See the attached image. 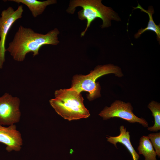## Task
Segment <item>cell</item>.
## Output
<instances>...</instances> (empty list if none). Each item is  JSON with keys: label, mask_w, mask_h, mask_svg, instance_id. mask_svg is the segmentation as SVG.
Listing matches in <instances>:
<instances>
[{"label": "cell", "mask_w": 160, "mask_h": 160, "mask_svg": "<svg viewBox=\"0 0 160 160\" xmlns=\"http://www.w3.org/2000/svg\"><path fill=\"white\" fill-rule=\"evenodd\" d=\"M59 33L57 28L44 34L36 32L31 28L20 25L6 50L9 52L14 60L23 62L29 52H33V57L39 55L40 48L44 45H56L58 44L59 41L58 35Z\"/></svg>", "instance_id": "6da1fadb"}, {"label": "cell", "mask_w": 160, "mask_h": 160, "mask_svg": "<svg viewBox=\"0 0 160 160\" xmlns=\"http://www.w3.org/2000/svg\"><path fill=\"white\" fill-rule=\"evenodd\" d=\"M54 94L55 98L49 100L50 104L64 119L71 121L87 118L90 116L81 93L69 88L56 90Z\"/></svg>", "instance_id": "7a4b0ae2"}, {"label": "cell", "mask_w": 160, "mask_h": 160, "mask_svg": "<svg viewBox=\"0 0 160 160\" xmlns=\"http://www.w3.org/2000/svg\"><path fill=\"white\" fill-rule=\"evenodd\" d=\"M101 0H73L70 1L67 11L73 14L76 8L81 7L82 9L78 12V18L81 20H85L87 25L82 32L81 36H84L91 23L96 18H99L103 21L101 28L108 27L111 25V21L120 20L117 14L111 8L103 5Z\"/></svg>", "instance_id": "3957f363"}, {"label": "cell", "mask_w": 160, "mask_h": 160, "mask_svg": "<svg viewBox=\"0 0 160 160\" xmlns=\"http://www.w3.org/2000/svg\"><path fill=\"white\" fill-rule=\"evenodd\" d=\"M109 73H114L118 77L123 74L120 68L111 64L98 65L87 75H76L72 80L71 89L81 93V92H88L87 97L89 101L93 100L100 96L101 89L96 80L100 77Z\"/></svg>", "instance_id": "277c9868"}, {"label": "cell", "mask_w": 160, "mask_h": 160, "mask_svg": "<svg viewBox=\"0 0 160 160\" xmlns=\"http://www.w3.org/2000/svg\"><path fill=\"white\" fill-rule=\"evenodd\" d=\"M131 103L116 100L109 107L106 106L99 115L104 120L114 117H118L130 123H137L145 127H148V123L144 119L136 116L133 112Z\"/></svg>", "instance_id": "5b68a950"}, {"label": "cell", "mask_w": 160, "mask_h": 160, "mask_svg": "<svg viewBox=\"0 0 160 160\" xmlns=\"http://www.w3.org/2000/svg\"><path fill=\"white\" fill-rule=\"evenodd\" d=\"M24 10L22 5L19 6L15 10L12 7H9L3 10L0 17V69L2 68L5 61V42L7 33L15 22L21 18Z\"/></svg>", "instance_id": "8992f818"}, {"label": "cell", "mask_w": 160, "mask_h": 160, "mask_svg": "<svg viewBox=\"0 0 160 160\" xmlns=\"http://www.w3.org/2000/svg\"><path fill=\"white\" fill-rule=\"evenodd\" d=\"M20 100L17 97L5 93L0 97V124L9 126L18 122L21 113Z\"/></svg>", "instance_id": "52a82bcc"}, {"label": "cell", "mask_w": 160, "mask_h": 160, "mask_svg": "<svg viewBox=\"0 0 160 160\" xmlns=\"http://www.w3.org/2000/svg\"><path fill=\"white\" fill-rule=\"evenodd\" d=\"M0 143L6 145V150L9 152L20 151L23 139L15 124L5 127L0 124Z\"/></svg>", "instance_id": "ba28073f"}, {"label": "cell", "mask_w": 160, "mask_h": 160, "mask_svg": "<svg viewBox=\"0 0 160 160\" xmlns=\"http://www.w3.org/2000/svg\"><path fill=\"white\" fill-rule=\"evenodd\" d=\"M119 135L116 136H109L106 137L107 141L113 144L117 148L116 144L120 143L124 145L131 155L133 160H138L139 155L135 150L130 140L129 132L127 131V129L123 125L119 127Z\"/></svg>", "instance_id": "9c48e42d"}, {"label": "cell", "mask_w": 160, "mask_h": 160, "mask_svg": "<svg viewBox=\"0 0 160 160\" xmlns=\"http://www.w3.org/2000/svg\"><path fill=\"white\" fill-rule=\"evenodd\" d=\"M17 3H22L26 5L31 12L34 17L42 14L48 6L57 3L56 0H47L40 1L37 0H9Z\"/></svg>", "instance_id": "30bf717a"}, {"label": "cell", "mask_w": 160, "mask_h": 160, "mask_svg": "<svg viewBox=\"0 0 160 160\" xmlns=\"http://www.w3.org/2000/svg\"><path fill=\"white\" fill-rule=\"evenodd\" d=\"M137 149L139 154L143 156L145 160H157L156 153L148 136L140 138Z\"/></svg>", "instance_id": "8fae6325"}, {"label": "cell", "mask_w": 160, "mask_h": 160, "mask_svg": "<svg viewBox=\"0 0 160 160\" xmlns=\"http://www.w3.org/2000/svg\"><path fill=\"white\" fill-rule=\"evenodd\" d=\"M133 8L134 9H140L141 11L146 13L148 15L149 17V20L147 27L144 28H141L135 34V37L136 38H137L145 31L149 30L154 32L156 35L157 39L158 40H159L160 39V25H156L153 19L152 15L154 12L153 9L150 8L148 10H145L139 4H138L136 7Z\"/></svg>", "instance_id": "7c38bea8"}, {"label": "cell", "mask_w": 160, "mask_h": 160, "mask_svg": "<svg viewBox=\"0 0 160 160\" xmlns=\"http://www.w3.org/2000/svg\"><path fill=\"white\" fill-rule=\"evenodd\" d=\"M148 107L152 112L154 122L153 125L148 127L147 129L151 132H157L160 130V104L152 101L148 104Z\"/></svg>", "instance_id": "4fadbf2b"}, {"label": "cell", "mask_w": 160, "mask_h": 160, "mask_svg": "<svg viewBox=\"0 0 160 160\" xmlns=\"http://www.w3.org/2000/svg\"><path fill=\"white\" fill-rule=\"evenodd\" d=\"M148 137L158 157H160V132L151 133Z\"/></svg>", "instance_id": "5bb4252c"}]
</instances>
